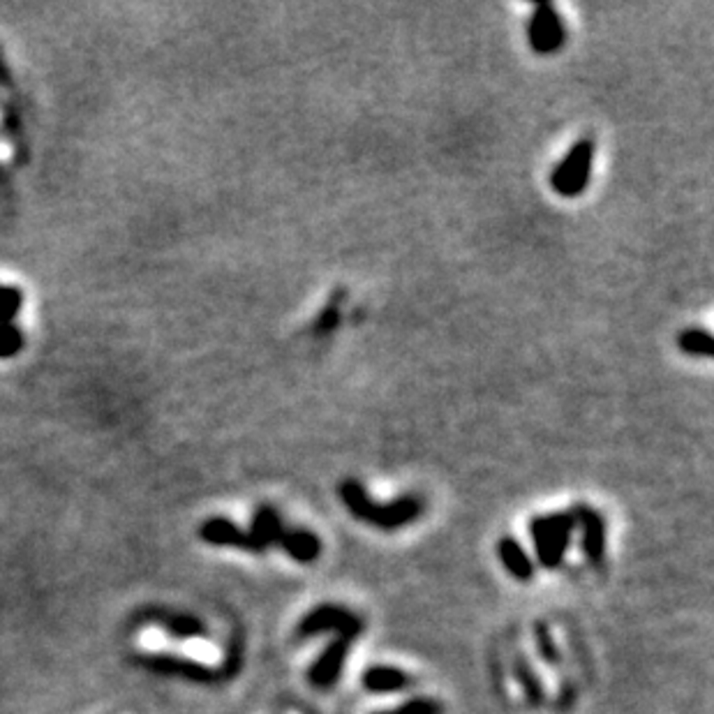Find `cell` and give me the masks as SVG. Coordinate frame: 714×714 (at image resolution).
Returning a JSON list of instances; mask_svg holds the SVG:
<instances>
[{
	"label": "cell",
	"instance_id": "1",
	"mask_svg": "<svg viewBox=\"0 0 714 714\" xmlns=\"http://www.w3.org/2000/svg\"><path fill=\"white\" fill-rule=\"evenodd\" d=\"M338 497L358 523L381 532L403 530L407 525L416 523L426 511V500L421 495H403L386 504H377L358 478H342L338 485Z\"/></svg>",
	"mask_w": 714,
	"mask_h": 714
},
{
	"label": "cell",
	"instance_id": "2",
	"mask_svg": "<svg viewBox=\"0 0 714 714\" xmlns=\"http://www.w3.org/2000/svg\"><path fill=\"white\" fill-rule=\"evenodd\" d=\"M574 534H576V520H574L571 511L534 516L530 520V539L534 543L536 562L548 571L559 569Z\"/></svg>",
	"mask_w": 714,
	"mask_h": 714
},
{
	"label": "cell",
	"instance_id": "3",
	"mask_svg": "<svg viewBox=\"0 0 714 714\" xmlns=\"http://www.w3.org/2000/svg\"><path fill=\"white\" fill-rule=\"evenodd\" d=\"M322 634L347 636V638L357 640L363 634V620L341 604H319L301 617L296 624L294 638L308 640Z\"/></svg>",
	"mask_w": 714,
	"mask_h": 714
},
{
	"label": "cell",
	"instance_id": "4",
	"mask_svg": "<svg viewBox=\"0 0 714 714\" xmlns=\"http://www.w3.org/2000/svg\"><path fill=\"white\" fill-rule=\"evenodd\" d=\"M592 162L594 141L592 139H578L550 173V188L566 199L582 195L590 183V176H592Z\"/></svg>",
	"mask_w": 714,
	"mask_h": 714
},
{
	"label": "cell",
	"instance_id": "5",
	"mask_svg": "<svg viewBox=\"0 0 714 714\" xmlns=\"http://www.w3.org/2000/svg\"><path fill=\"white\" fill-rule=\"evenodd\" d=\"M527 42L539 56L558 53L566 42V26L553 3H536L527 19Z\"/></svg>",
	"mask_w": 714,
	"mask_h": 714
},
{
	"label": "cell",
	"instance_id": "6",
	"mask_svg": "<svg viewBox=\"0 0 714 714\" xmlns=\"http://www.w3.org/2000/svg\"><path fill=\"white\" fill-rule=\"evenodd\" d=\"M571 516L581 530V550L592 566L606 562V518L590 504H574Z\"/></svg>",
	"mask_w": 714,
	"mask_h": 714
},
{
	"label": "cell",
	"instance_id": "7",
	"mask_svg": "<svg viewBox=\"0 0 714 714\" xmlns=\"http://www.w3.org/2000/svg\"><path fill=\"white\" fill-rule=\"evenodd\" d=\"M352 643L354 640L347 638V636H333V640L324 647L322 654L315 659V663L308 670V680H310L312 686H317L322 692L333 689V685L342 675V669H345Z\"/></svg>",
	"mask_w": 714,
	"mask_h": 714
},
{
	"label": "cell",
	"instance_id": "8",
	"mask_svg": "<svg viewBox=\"0 0 714 714\" xmlns=\"http://www.w3.org/2000/svg\"><path fill=\"white\" fill-rule=\"evenodd\" d=\"M199 536H202L206 543H211V546L238 548V550L257 555V546H254L250 532L241 530L238 525H234L227 518H208L206 523L199 527Z\"/></svg>",
	"mask_w": 714,
	"mask_h": 714
},
{
	"label": "cell",
	"instance_id": "9",
	"mask_svg": "<svg viewBox=\"0 0 714 714\" xmlns=\"http://www.w3.org/2000/svg\"><path fill=\"white\" fill-rule=\"evenodd\" d=\"M277 548H283L285 555L299 565H312L322 555V542L319 536L306 527H285Z\"/></svg>",
	"mask_w": 714,
	"mask_h": 714
},
{
	"label": "cell",
	"instance_id": "10",
	"mask_svg": "<svg viewBox=\"0 0 714 714\" xmlns=\"http://www.w3.org/2000/svg\"><path fill=\"white\" fill-rule=\"evenodd\" d=\"M248 532L250 536H253L254 546H257V555L266 553L269 548L277 546L280 536H283L285 532L283 516H280V511H277L276 507L264 504V507H260L253 513Z\"/></svg>",
	"mask_w": 714,
	"mask_h": 714
},
{
	"label": "cell",
	"instance_id": "11",
	"mask_svg": "<svg viewBox=\"0 0 714 714\" xmlns=\"http://www.w3.org/2000/svg\"><path fill=\"white\" fill-rule=\"evenodd\" d=\"M361 685L363 689L370 694H397V692H407L409 686L414 685V678L409 673H405L403 669H396V666H381V663H374V666L363 670Z\"/></svg>",
	"mask_w": 714,
	"mask_h": 714
},
{
	"label": "cell",
	"instance_id": "12",
	"mask_svg": "<svg viewBox=\"0 0 714 714\" xmlns=\"http://www.w3.org/2000/svg\"><path fill=\"white\" fill-rule=\"evenodd\" d=\"M497 558L513 581L530 582L534 578V562L523 548V543L513 536H501L497 542Z\"/></svg>",
	"mask_w": 714,
	"mask_h": 714
},
{
	"label": "cell",
	"instance_id": "13",
	"mask_svg": "<svg viewBox=\"0 0 714 714\" xmlns=\"http://www.w3.org/2000/svg\"><path fill=\"white\" fill-rule=\"evenodd\" d=\"M511 666H513V678H516V682H518L520 689H523L527 703H530L532 708H542V705L546 703V692H543L539 673L532 669L530 659L525 657V654H516Z\"/></svg>",
	"mask_w": 714,
	"mask_h": 714
},
{
	"label": "cell",
	"instance_id": "14",
	"mask_svg": "<svg viewBox=\"0 0 714 714\" xmlns=\"http://www.w3.org/2000/svg\"><path fill=\"white\" fill-rule=\"evenodd\" d=\"M678 347L686 357L710 358L714 352L712 333L708 329H685L678 335Z\"/></svg>",
	"mask_w": 714,
	"mask_h": 714
},
{
	"label": "cell",
	"instance_id": "15",
	"mask_svg": "<svg viewBox=\"0 0 714 714\" xmlns=\"http://www.w3.org/2000/svg\"><path fill=\"white\" fill-rule=\"evenodd\" d=\"M534 646L539 657H542L543 663H548L550 669H558L562 663V654H559V647L553 638V631L548 627L546 622H534Z\"/></svg>",
	"mask_w": 714,
	"mask_h": 714
},
{
	"label": "cell",
	"instance_id": "16",
	"mask_svg": "<svg viewBox=\"0 0 714 714\" xmlns=\"http://www.w3.org/2000/svg\"><path fill=\"white\" fill-rule=\"evenodd\" d=\"M373 714H442V703L437 698L430 696H416L405 701L403 705H397L393 710H380Z\"/></svg>",
	"mask_w": 714,
	"mask_h": 714
},
{
	"label": "cell",
	"instance_id": "17",
	"mask_svg": "<svg viewBox=\"0 0 714 714\" xmlns=\"http://www.w3.org/2000/svg\"><path fill=\"white\" fill-rule=\"evenodd\" d=\"M23 306L21 289L0 285V324H12Z\"/></svg>",
	"mask_w": 714,
	"mask_h": 714
},
{
	"label": "cell",
	"instance_id": "18",
	"mask_svg": "<svg viewBox=\"0 0 714 714\" xmlns=\"http://www.w3.org/2000/svg\"><path fill=\"white\" fill-rule=\"evenodd\" d=\"M23 347V333L14 324H0V358L17 357Z\"/></svg>",
	"mask_w": 714,
	"mask_h": 714
},
{
	"label": "cell",
	"instance_id": "19",
	"mask_svg": "<svg viewBox=\"0 0 714 714\" xmlns=\"http://www.w3.org/2000/svg\"><path fill=\"white\" fill-rule=\"evenodd\" d=\"M338 324H341V310H338L335 306L324 308V310L319 312L317 322H315V333L317 335L331 333V331H333Z\"/></svg>",
	"mask_w": 714,
	"mask_h": 714
},
{
	"label": "cell",
	"instance_id": "20",
	"mask_svg": "<svg viewBox=\"0 0 714 714\" xmlns=\"http://www.w3.org/2000/svg\"><path fill=\"white\" fill-rule=\"evenodd\" d=\"M10 75H7L5 69V60H3V56H0V86H10Z\"/></svg>",
	"mask_w": 714,
	"mask_h": 714
}]
</instances>
